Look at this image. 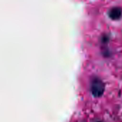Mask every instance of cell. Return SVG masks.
<instances>
[{
  "instance_id": "cell-1",
  "label": "cell",
  "mask_w": 122,
  "mask_h": 122,
  "mask_svg": "<svg viewBox=\"0 0 122 122\" xmlns=\"http://www.w3.org/2000/svg\"><path fill=\"white\" fill-rule=\"evenodd\" d=\"M91 89L93 95L96 97H99L101 96L104 92V84L101 79H99V78H96L91 82Z\"/></svg>"
},
{
  "instance_id": "cell-2",
  "label": "cell",
  "mask_w": 122,
  "mask_h": 122,
  "mask_svg": "<svg viewBox=\"0 0 122 122\" xmlns=\"http://www.w3.org/2000/svg\"><path fill=\"white\" fill-rule=\"evenodd\" d=\"M109 16L111 19L118 20L122 16V8L119 6H116L112 8L109 12Z\"/></svg>"
}]
</instances>
